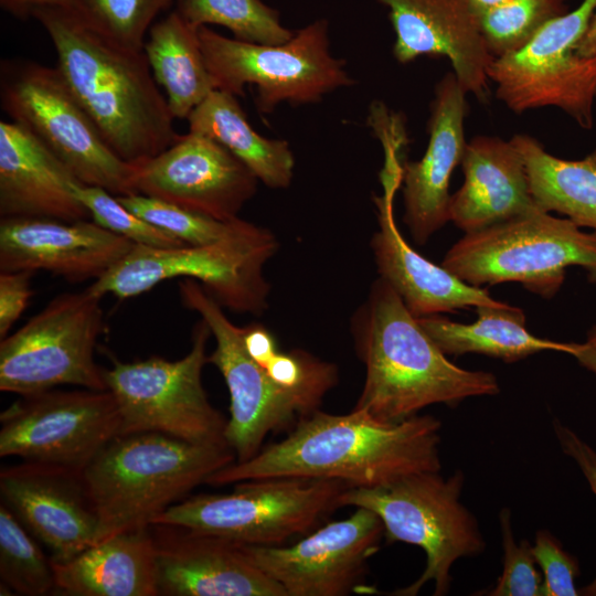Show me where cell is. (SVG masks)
<instances>
[{
  "instance_id": "obj_1",
  "label": "cell",
  "mask_w": 596,
  "mask_h": 596,
  "mask_svg": "<svg viewBox=\"0 0 596 596\" xmlns=\"http://www.w3.org/2000/svg\"><path fill=\"white\" fill-rule=\"evenodd\" d=\"M440 427L432 415L385 424L360 409L342 415L317 409L299 419L279 443L215 471L205 483L306 478L338 479L353 488L379 487L412 473L440 471Z\"/></svg>"
},
{
  "instance_id": "obj_2",
  "label": "cell",
  "mask_w": 596,
  "mask_h": 596,
  "mask_svg": "<svg viewBox=\"0 0 596 596\" xmlns=\"http://www.w3.org/2000/svg\"><path fill=\"white\" fill-rule=\"evenodd\" d=\"M33 18L54 45L65 84L118 157L138 164L174 143V117L143 50L111 40L74 7L42 8Z\"/></svg>"
},
{
  "instance_id": "obj_3",
  "label": "cell",
  "mask_w": 596,
  "mask_h": 596,
  "mask_svg": "<svg viewBox=\"0 0 596 596\" xmlns=\"http://www.w3.org/2000/svg\"><path fill=\"white\" fill-rule=\"evenodd\" d=\"M365 380L354 409L396 424L433 404L457 406L500 392L494 374L462 369L447 359L398 294L382 277L352 319Z\"/></svg>"
},
{
  "instance_id": "obj_4",
  "label": "cell",
  "mask_w": 596,
  "mask_h": 596,
  "mask_svg": "<svg viewBox=\"0 0 596 596\" xmlns=\"http://www.w3.org/2000/svg\"><path fill=\"white\" fill-rule=\"evenodd\" d=\"M234 461L227 445L195 444L156 432L117 435L82 471L102 540L151 526L184 494Z\"/></svg>"
},
{
  "instance_id": "obj_5",
  "label": "cell",
  "mask_w": 596,
  "mask_h": 596,
  "mask_svg": "<svg viewBox=\"0 0 596 596\" xmlns=\"http://www.w3.org/2000/svg\"><path fill=\"white\" fill-rule=\"evenodd\" d=\"M464 482L459 469L448 478L439 471H423L379 487H350L340 494L341 508L374 512L390 543L404 542L425 552L426 566L421 576L392 595L415 596L433 582L434 596H444L450 590L454 563L486 550L477 519L460 500Z\"/></svg>"
},
{
  "instance_id": "obj_6",
  "label": "cell",
  "mask_w": 596,
  "mask_h": 596,
  "mask_svg": "<svg viewBox=\"0 0 596 596\" xmlns=\"http://www.w3.org/2000/svg\"><path fill=\"white\" fill-rule=\"evenodd\" d=\"M441 266L472 286L519 283L551 299L570 266L583 268L588 281L596 284V232L536 210L465 234L446 253Z\"/></svg>"
},
{
  "instance_id": "obj_7",
  "label": "cell",
  "mask_w": 596,
  "mask_h": 596,
  "mask_svg": "<svg viewBox=\"0 0 596 596\" xmlns=\"http://www.w3.org/2000/svg\"><path fill=\"white\" fill-rule=\"evenodd\" d=\"M278 242L267 228L255 225L233 238L206 245L161 248L135 245L102 277L86 287L103 298L127 299L173 278L200 280L223 307L262 315L267 309L269 284L264 266Z\"/></svg>"
},
{
  "instance_id": "obj_8",
  "label": "cell",
  "mask_w": 596,
  "mask_h": 596,
  "mask_svg": "<svg viewBox=\"0 0 596 596\" xmlns=\"http://www.w3.org/2000/svg\"><path fill=\"white\" fill-rule=\"evenodd\" d=\"M328 31V21L319 19L288 42L269 45L230 39L202 25L199 39L215 88L243 96L244 87L253 84L258 110L268 114L283 102L317 103L353 84L344 61L330 53Z\"/></svg>"
},
{
  "instance_id": "obj_9",
  "label": "cell",
  "mask_w": 596,
  "mask_h": 596,
  "mask_svg": "<svg viewBox=\"0 0 596 596\" xmlns=\"http://www.w3.org/2000/svg\"><path fill=\"white\" fill-rule=\"evenodd\" d=\"M0 92L6 114L39 138L82 183L116 196L135 194L134 164L106 143L56 67L3 61Z\"/></svg>"
},
{
  "instance_id": "obj_10",
  "label": "cell",
  "mask_w": 596,
  "mask_h": 596,
  "mask_svg": "<svg viewBox=\"0 0 596 596\" xmlns=\"http://www.w3.org/2000/svg\"><path fill=\"white\" fill-rule=\"evenodd\" d=\"M230 493H202L174 503L153 524H169L252 545H280L306 534L350 488L338 479L268 478L234 483Z\"/></svg>"
},
{
  "instance_id": "obj_11",
  "label": "cell",
  "mask_w": 596,
  "mask_h": 596,
  "mask_svg": "<svg viewBox=\"0 0 596 596\" xmlns=\"http://www.w3.org/2000/svg\"><path fill=\"white\" fill-rule=\"evenodd\" d=\"M210 336L201 320L194 327L190 351L179 360L111 359L104 377L120 411L119 435L156 432L195 444L227 445V419L211 404L202 384Z\"/></svg>"
},
{
  "instance_id": "obj_12",
  "label": "cell",
  "mask_w": 596,
  "mask_h": 596,
  "mask_svg": "<svg viewBox=\"0 0 596 596\" xmlns=\"http://www.w3.org/2000/svg\"><path fill=\"white\" fill-rule=\"evenodd\" d=\"M100 297L87 288L53 298L0 342V391L20 396L75 385L108 390L95 362L103 331Z\"/></svg>"
},
{
  "instance_id": "obj_13",
  "label": "cell",
  "mask_w": 596,
  "mask_h": 596,
  "mask_svg": "<svg viewBox=\"0 0 596 596\" xmlns=\"http://www.w3.org/2000/svg\"><path fill=\"white\" fill-rule=\"evenodd\" d=\"M596 12V0H583L547 22L521 49L493 58L488 67L496 96L517 114L554 106L583 129L594 126L596 55L581 56L575 46Z\"/></svg>"
},
{
  "instance_id": "obj_14",
  "label": "cell",
  "mask_w": 596,
  "mask_h": 596,
  "mask_svg": "<svg viewBox=\"0 0 596 596\" xmlns=\"http://www.w3.org/2000/svg\"><path fill=\"white\" fill-rule=\"evenodd\" d=\"M0 456L83 471L120 434L109 390H49L20 396L0 414Z\"/></svg>"
},
{
  "instance_id": "obj_15",
  "label": "cell",
  "mask_w": 596,
  "mask_h": 596,
  "mask_svg": "<svg viewBox=\"0 0 596 596\" xmlns=\"http://www.w3.org/2000/svg\"><path fill=\"white\" fill-rule=\"evenodd\" d=\"M178 287L183 306L201 316L215 340L207 361L219 369L230 393L224 438L236 461L248 460L262 449L269 433L285 429L310 413L248 354L244 328L225 316L223 306L202 285L182 278Z\"/></svg>"
},
{
  "instance_id": "obj_16",
  "label": "cell",
  "mask_w": 596,
  "mask_h": 596,
  "mask_svg": "<svg viewBox=\"0 0 596 596\" xmlns=\"http://www.w3.org/2000/svg\"><path fill=\"white\" fill-rule=\"evenodd\" d=\"M383 535L381 519L356 508L351 517L329 522L290 546L241 545L287 596H344L375 592L362 581Z\"/></svg>"
},
{
  "instance_id": "obj_17",
  "label": "cell",
  "mask_w": 596,
  "mask_h": 596,
  "mask_svg": "<svg viewBox=\"0 0 596 596\" xmlns=\"http://www.w3.org/2000/svg\"><path fill=\"white\" fill-rule=\"evenodd\" d=\"M134 193L230 221L249 201L258 179L231 151L189 131L158 156L134 164Z\"/></svg>"
},
{
  "instance_id": "obj_18",
  "label": "cell",
  "mask_w": 596,
  "mask_h": 596,
  "mask_svg": "<svg viewBox=\"0 0 596 596\" xmlns=\"http://www.w3.org/2000/svg\"><path fill=\"white\" fill-rule=\"evenodd\" d=\"M1 502L52 552L66 561L102 540L100 522L82 471L22 461L0 471Z\"/></svg>"
},
{
  "instance_id": "obj_19",
  "label": "cell",
  "mask_w": 596,
  "mask_h": 596,
  "mask_svg": "<svg viewBox=\"0 0 596 596\" xmlns=\"http://www.w3.org/2000/svg\"><path fill=\"white\" fill-rule=\"evenodd\" d=\"M150 529L159 595L287 596L238 542L178 525Z\"/></svg>"
},
{
  "instance_id": "obj_20",
  "label": "cell",
  "mask_w": 596,
  "mask_h": 596,
  "mask_svg": "<svg viewBox=\"0 0 596 596\" xmlns=\"http://www.w3.org/2000/svg\"><path fill=\"white\" fill-rule=\"evenodd\" d=\"M135 245L89 220L1 217L0 272L45 270L71 283L96 280Z\"/></svg>"
},
{
  "instance_id": "obj_21",
  "label": "cell",
  "mask_w": 596,
  "mask_h": 596,
  "mask_svg": "<svg viewBox=\"0 0 596 596\" xmlns=\"http://www.w3.org/2000/svg\"><path fill=\"white\" fill-rule=\"evenodd\" d=\"M389 9L393 55L402 64L422 55L445 56L468 93L487 103L493 56L470 0H377Z\"/></svg>"
},
{
  "instance_id": "obj_22",
  "label": "cell",
  "mask_w": 596,
  "mask_h": 596,
  "mask_svg": "<svg viewBox=\"0 0 596 596\" xmlns=\"http://www.w3.org/2000/svg\"><path fill=\"white\" fill-rule=\"evenodd\" d=\"M400 182L402 167L395 158L387 157L384 194L374 198L380 230L373 235L371 247L380 277L393 287L412 315L418 318L503 304L426 259L406 243L393 215V195Z\"/></svg>"
},
{
  "instance_id": "obj_23",
  "label": "cell",
  "mask_w": 596,
  "mask_h": 596,
  "mask_svg": "<svg viewBox=\"0 0 596 596\" xmlns=\"http://www.w3.org/2000/svg\"><path fill=\"white\" fill-rule=\"evenodd\" d=\"M466 95L454 72L443 76L430 103L426 151L419 161L402 167L404 222L418 245H425L449 221L450 177L467 145Z\"/></svg>"
},
{
  "instance_id": "obj_24",
  "label": "cell",
  "mask_w": 596,
  "mask_h": 596,
  "mask_svg": "<svg viewBox=\"0 0 596 596\" xmlns=\"http://www.w3.org/2000/svg\"><path fill=\"white\" fill-rule=\"evenodd\" d=\"M81 182L29 129L0 121V215L62 221L91 219L77 199Z\"/></svg>"
},
{
  "instance_id": "obj_25",
  "label": "cell",
  "mask_w": 596,
  "mask_h": 596,
  "mask_svg": "<svg viewBox=\"0 0 596 596\" xmlns=\"http://www.w3.org/2000/svg\"><path fill=\"white\" fill-rule=\"evenodd\" d=\"M464 183L450 195L448 216L465 234L541 210L522 157L509 140L477 136L461 159Z\"/></svg>"
},
{
  "instance_id": "obj_26",
  "label": "cell",
  "mask_w": 596,
  "mask_h": 596,
  "mask_svg": "<svg viewBox=\"0 0 596 596\" xmlns=\"http://www.w3.org/2000/svg\"><path fill=\"white\" fill-rule=\"evenodd\" d=\"M55 592L72 596H158L151 529L120 532L54 561Z\"/></svg>"
},
{
  "instance_id": "obj_27",
  "label": "cell",
  "mask_w": 596,
  "mask_h": 596,
  "mask_svg": "<svg viewBox=\"0 0 596 596\" xmlns=\"http://www.w3.org/2000/svg\"><path fill=\"white\" fill-rule=\"evenodd\" d=\"M476 312L478 319L471 323L456 322L440 315L418 317L417 321L446 355L477 353L512 363L546 350L574 353V342L532 334L519 307L503 302L477 307Z\"/></svg>"
},
{
  "instance_id": "obj_28",
  "label": "cell",
  "mask_w": 596,
  "mask_h": 596,
  "mask_svg": "<svg viewBox=\"0 0 596 596\" xmlns=\"http://www.w3.org/2000/svg\"><path fill=\"white\" fill-rule=\"evenodd\" d=\"M188 121L189 131L221 143L265 185L273 189L289 187L295 167L289 143L257 134L235 95L214 89L193 109Z\"/></svg>"
},
{
  "instance_id": "obj_29",
  "label": "cell",
  "mask_w": 596,
  "mask_h": 596,
  "mask_svg": "<svg viewBox=\"0 0 596 596\" xmlns=\"http://www.w3.org/2000/svg\"><path fill=\"white\" fill-rule=\"evenodd\" d=\"M143 51L174 119H188L215 88L199 39V26L175 10L152 24Z\"/></svg>"
},
{
  "instance_id": "obj_30",
  "label": "cell",
  "mask_w": 596,
  "mask_h": 596,
  "mask_svg": "<svg viewBox=\"0 0 596 596\" xmlns=\"http://www.w3.org/2000/svg\"><path fill=\"white\" fill-rule=\"evenodd\" d=\"M510 141L522 157L536 205L596 232V149L583 159L566 160L532 136L520 134Z\"/></svg>"
},
{
  "instance_id": "obj_31",
  "label": "cell",
  "mask_w": 596,
  "mask_h": 596,
  "mask_svg": "<svg viewBox=\"0 0 596 596\" xmlns=\"http://www.w3.org/2000/svg\"><path fill=\"white\" fill-rule=\"evenodd\" d=\"M174 10L193 25H222L244 42L277 45L295 35L262 0H175Z\"/></svg>"
},
{
  "instance_id": "obj_32",
  "label": "cell",
  "mask_w": 596,
  "mask_h": 596,
  "mask_svg": "<svg viewBox=\"0 0 596 596\" xmlns=\"http://www.w3.org/2000/svg\"><path fill=\"white\" fill-rule=\"evenodd\" d=\"M14 513L0 504V577L6 590L24 596L55 592L52 558L47 557Z\"/></svg>"
},
{
  "instance_id": "obj_33",
  "label": "cell",
  "mask_w": 596,
  "mask_h": 596,
  "mask_svg": "<svg viewBox=\"0 0 596 596\" xmlns=\"http://www.w3.org/2000/svg\"><path fill=\"white\" fill-rule=\"evenodd\" d=\"M117 199L131 212L167 231L187 245H206L233 238L255 226L240 217L222 221L137 193L117 196Z\"/></svg>"
},
{
  "instance_id": "obj_34",
  "label": "cell",
  "mask_w": 596,
  "mask_h": 596,
  "mask_svg": "<svg viewBox=\"0 0 596 596\" xmlns=\"http://www.w3.org/2000/svg\"><path fill=\"white\" fill-rule=\"evenodd\" d=\"M566 12V0H508L478 18L488 51L496 58L521 49L547 22Z\"/></svg>"
},
{
  "instance_id": "obj_35",
  "label": "cell",
  "mask_w": 596,
  "mask_h": 596,
  "mask_svg": "<svg viewBox=\"0 0 596 596\" xmlns=\"http://www.w3.org/2000/svg\"><path fill=\"white\" fill-rule=\"evenodd\" d=\"M173 0H76L83 19L117 43L143 50L145 38L156 17Z\"/></svg>"
},
{
  "instance_id": "obj_36",
  "label": "cell",
  "mask_w": 596,
  "mask_h": 596,
  "mask_svg": "<svg viewBox=\"0 0 596 596\" xmlns=\"http://www.w3.org/2000/svg\"><path fill=\"white\" fill-rule=\"evenodd\" d=\"M74 191L88 211L92 221L136 245L161 248L187 245L172 234L131 212L116 195L103 188L77 182Z\"/></svg>"
},
{
  "instance_id": "obj_37",
  "label": "cell",
  "mask_w": 596,
  "mask_h": 596,
  "mask_svg": "<svg viewBox=\"0 0 596 596\" xmlns=\"http://www.w3.org/2000/svg\"><path fill=\"white\" fill-rule=\"evenodd\" d=\"M503 549L502 573L487 595L489 596H543V575L536 568L533 545L528 540L515 542L511 511L499 513Z\"/></svg>"
},
{
  "instance_id": "obj_38",
  "label": "cell",
  "mask_w": 596,
  "mask_h": 596,
  "mask_svg": "<svg viewBox=\"0 0 596 596\" xmlns=\"http://www.w3.org/2000/svg\"><path fill=\"white\" fill-rule=\"evenodd\" d=\"M533 554L543 575V596H577V560L547 530L535 533Z\"/></svg>"
},
{
  "instance_id": "obj_39",
  "label": "cell",
  "mask_w": 596,
  "mask_h": 596,
  "mask_svg": "<svg viewBox=\"0 0 596 596\" xmlns=\"http://www.w3.org/2000/svg\"><path fill=\"white\" fill-rule=\"evenodd\" d=\"M32 272H0V338L9 334L32 296Z\"/></svg>"
},
{
  "instance_id": "obj_40",
  "label": "cell",
  "mask_w": 596,
  "mask_h": 596,
  "mask_svg": "<svg viewBox=\"0 0 596 596\" xmlns=\"http://www.w3.org/2000/svg\"><path fill=\"white\" fill-rule=\"evenodd\" d=\"M553 428L563 453L576 462L596 496V450L561 422L554 421ZM579 595L596 596V577L579 589Z\"/></svg>"
},
{
  "instance_id": "obj_41",
  "label": "cell",
  "mask_w": 596,
  "mask_h": 596,
  "mask_svg": "<svg viewBox=\"0 0 596 596\" xmlns=\"http://www.w3.org/2000/svg\"><path fill=\"white\" fill-rule=\"evenodd\" d=\"M75 3L76 0H0L1 8L20 20L33 18L34 12L42 8H68Z\"/></svg>"
},
{
  "instance_id": "obj_42",
  "label": "cell",
  "mask_w": 596,
  "mask_h": 596,
  "mask_svg": "<svg viewBox=\"0 0 596 596\" xmlns=\"http://www.w3.org/2000/svg\"><path fill=\"white\" fill-rule=\"evenodd\" d=\"M575 52L585 57L596 55V12L582 39L575 46Z\"/></svg>"
},
{
  "instance_id": "obj_43",
  "label": "cell",
  "mask_w": 596,
  "mask_h": 596,
  "mask_svg": "<svg viewBox=\"0 0 596 596\" xmlns=\"http://www.w3.org/2000/svg\"><path fill=\"white\" fill-rule=\"evenodd\" d=\"M508 0H470L471 7L475 11V13L479 17L487 10L499 6L501 3H504Z\"/></svg>"
},
{
  "instance_id": "obj_44",
  "label": "cell",
  "mask_w": 596,
  "mask_h": 596,
  "mask_svg": "<svg viewBox=\"0 0 596 596\" xmlns=\"http://www.w3.org/2000/svg\"><path fill=\"white\" fill-rule=\"evenodd\" d=\"M586 343L596 350V321L587 332Z\"/></svg>"
}]
</instances>
